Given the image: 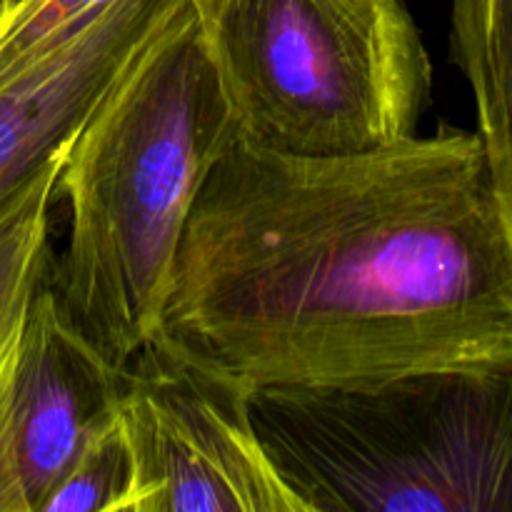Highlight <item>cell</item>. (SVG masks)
<instances>
[{"label":"cell","instance_id":"5","mask_svg":"<svg viewBox=\"0 0 512 512\" xmlns=\"http://www.w3.org/2000/svg\"><path fill=\"white\" fill-rule=\"evenodd\" d=\"M253 390L155 330L120 383L130 512H305L255 430Z\"/></svg>","mask_w":512,"mask_h":512},{"label":"cell","instance_id":"3","mask_svg":"<svg viewBox=\"0 0 512 512\" xmlns=\"http://www.w3.org/2000/svg\"><path fill=\"white\" fill-rule=\"evenodd\" d=\"M250 408L305 512H512V358L268 385Z\"/></svg>","mask_w":512,"mask_h":512},{"label":"cell","instance_id":"1","mask_svg":"<svg viewBox=\"0 0 512 512\" xmlns=\"http://www.w3.org/2000/svg\"><path fill=\"white\" fill-rule=\"evenodd\" d=\"M160 330L268 385L512 358V240L478 133L353 155L235 138L190 213Z\"/></svg>","mask_w":512,"mask_h":512},{"label":"cell","instance_id":"7","mask_svg":"<svg viewBox=\"0 0 512 512\" xmlns=\"http://www.w3.org/2000/svg\"><path fill=\"white\" fill-rule=\"evenodd\" d=\"M188 0H113L0 83V210L63 158L120 75Z\"/></svg>","mask_w":512,"mask_h":512},{"label":"cell","instance_id":"9","mask_svg":"<svg viewBox=\"0 0 512 512\" xmlns=\"http://www.w3.org/2000/svg\"><path fill=\"white\" fill-rule=\"evenodd\" d=\"M65 155L45 165L0 210V368L18 343L35 293L50 273V205Z\"/></svg>","mask_w":512,"mask_h":512},{"label":"cell","instance_id":"10","mask_svg":"<svg viewBox=\"0 0 512 512\" xmlns=\"http://www.w3.org/2000/svg\"><path fill=\"white\" fill-rule=\"evenodd\" d=\"M135 468L120 415L85 443L43 512H130Z\"/></svg>","mask_w":512,"mask_h":512},{"label":"cell","instance_id":"4","mask_svg":"<svg viewBox=\"0 0 512 512\" xmlns=\"http://www.w3.org/2000/svg\"><path fill=\"white\" fill-rule=\"evenodd\" d=\"M238 138L353 155L418 133L433 65L403 0H193Z\"/></svg>","mask_w":512,"mask_h":512},{"label":"cell","instance_id":"11","mask_svg":"<svg viewBox=\"0 0 512 512\" xmlns=\"http://www.w3.org/2000/svg\"><path fill=\"white\" fill-rule=\"evenodd\" d=\"M33 3H38V0H0V18H8V15L20 13V10H25Z\"/></svg>","mask_w":512,"mask_h":512},{"label":"cell","instance_id":"8","mask_svg":"<svg viewBox=\"0 0 512 512\" xmlns=\"http://www.w3.org/2000/svg\"><path fill=\"white\" fill-rule=\"evenodd\" d=\"M450 58L473 90L475 133L512 240V0H450Z\"/></svg>","mask_w":512,"mask_h":512},{"label":"cell","instance_id":"6","mask_svg":"<svg viewBox=\"0 0 512 512\" xmlns=\"http://www.w3.org/2000/svg\"><path fill=\"white\" fill-rule=\"evenodd\" d=\"M120 383L123 368L75 328L45 278L0 368V512H43L85 443L118 418Z\"/></svg>","mask_w":512,"mask_h":512},{"label":"cell","instance_id":"2","mask_svg":"<svg viewBox=\"0 0 512 512\" xmlns=\"http://www.w3.org/2000/svg\"><path fill=\"white\" fill-rule=\"evenodd\" d=\"M235 138L188 0L105 93L55 180L68 240L48 285L118 368L163 323L193 205Z\"/></svg>","mask_w":512,"mask_h":512}]
</instances>
